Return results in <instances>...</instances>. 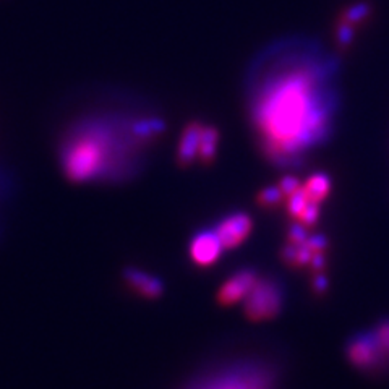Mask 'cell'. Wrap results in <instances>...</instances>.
I'll use <instances>...</instances> for the list:
<instances>
[{
	"instance_id": "cell-1",
	"label": "cell",
	"mask_w": 389,
	"mask_h": 389,
	"mask_svg": "<svg viewBox=\"0 0 389 389\" xmlns=\"http://www.w3.org/2000/svg\"><path fill=\"white\" fill-rule=\"evenodd\" d=\"M310 78L289 75L258 105L263 148L272 159L294 158L325 135L326 114L318 108Z\"/></svg>"
},
{
	"instance_id": "cell-2",
	"label": "cell",
	"mask_w": 389,
	"mask_h": 389,
	"mask_svg": "<svg viewBox=\"0 0 389 389\" xmlns=\"http://www.w3.org/2000/svg\"><path fill=\"white\" fill-rule=\"evenodd\" d=\"M115 140L108 127L96 122L80 124L65 137L62 168L71 182H91L115 170Z\"/></svg>"
},
{
	"instance_id": "cell-3",
	"label": "cell",
	"mask_w": 389,
	"mask_h": 389,
	"mask_svg": "<svg viewBox=\"0 0 389 389\" xmlns=\"http://www.w3.org/2000/svg\"><path fill=\"white\" fill-rule=\"evenodd\" d=\"M193 389H271V375L260 365H237L198 383Z\"/></svg>"
},
{
	"instance_id": "cell-4",
	"label": "cell",
	"mask_w": 389,
	"mask_h": 389,
	"mask_svg": "<svg viewBox=\"0 0 389 389\" xmlns=\"http://www.w3.org/2000/svg\"><path fill=\"white\" fill-rule=\"evenodd\" d=\"M284 292L274 279H257L245 297V313L252 321L271 320L279 313Z\"/></svg>"
},
{
	"instance_id": "cell-5",
	"label": "cell",
	"mask_w": 389,
	"mask_h": 389,
	"mask_svg": "<svg viewBox=\"0 0 389 389\" xmlns=\"http://www.w3.org/2000/svg\"><path fill=\"white\" fill-rule=\"evenodd\" d=\"M347 357L352 365L360 370L376 368L378 365L385 362L375 332H365V335L352 337L347 346Z\"/></svg>"
},
{
	"instance_id": "cell-6",
	"label": "cell",
	"mask_w": 389,
	"mask_h": 389,
	"mask_svg": "<svg viewBox=\"0 0 389 389\" xmlns=\"http://www.w3.org/2000/svg\"><path fill=\"white\" fill-rule=\"evenodd\" d=\"M252 231V218L245 213H232L214 227L216 236L224 248H236Z\"/></svg>"
},
{
	"instance_id": "cell-7",
	"label": "cell",
	"mask_w": 389,
	"mask_h": 389,
	"mask_svg": "<svg viewBox=\"0 0 389 389\" xmlns=\"http://www.w3.org/2000/svg\"><path fill=\"white\" fill-rule=\"evenodd\" d=\"M257 274L252 269H242L237 271L236 274H232L229 279H227L218 292V302L221 305H233L240 302L247 297L250 289L253 287L255 282H257Z\"/></svg>"
},
{
	"instance_id": "cell-8",
	"label": "cell",
	"mask_w": 389,
	"mask_h": 389,
	"mask_svg": "<svg viewBox=\"0 0 389 389\" xmlns=\"http://www.w3.org/2000/svg\"><path fill=\"white\" fill-rule=\"evenodd\" d=\"M222 250L224 247H222L219 237L216 236L214 229L203 231L192 238L190 257L199 266H209L221 257Z\"/></svg>"
},
{
	"instance_id": "cell-9",
	"label": "cell",
	"mask_w": 389,
	"mask_h": 389,
	"mask_svg": "<svg viewBox=\"0 0 389 389\" xmlns=\"http://www.w3.org/2000/svg\"><path fill=\"white\" fill-rule=\"evenodd\" d=\"M203 127L204 125L199 124V122L193 120L182 130L179 148H177V163H179L180 168H188L198 158L199 138H202Z\"/></svg>"
},
{
	"instance_id": "cell-10",
	"label": "cell",
	"mask_w": 389,
	"mask_h": 389,
	"mask_svg": "<svg viewBox=\"0 0 389 389\" xmlns=\"http://www.w3.org/2000/svg\"><path fill=\"white\" fill-rule=\"evenodd\" d=\"M125 279L129 282L135 291L140 294V296L146 298H158L161 294H163V282H161L158 277L149 276L148 272L130 268L125 271Z\"/></svg>"
},
{
	"instance_id": "cell-11",
	"label": "cell",
	"mask_w": 389,
	"mask_h": 389,
	"mask_svg": "<svg viewBox=\"0 0 389 389\" xmlns=\"http://www.w3.org/2000/svg\"><path fill=\"white\" fill-rule=\"evenodd\" d=\"M218 141H219V132L216 127H203L202 138H199V149H198V159L202 161L204 166H209L216 158L218 153Z\"/></svg>"
},
{
	"instance_id": "cell-12",
	"label": "cell",
	"mask_w": 389,
	"mask_h": 389,
	"mask_svg": "<svg viewBox=\"0 0 389 389\" xmlns=\"http://www.w3.org/2000/svg\"><path fill=\"white\" fill-rule=\"evenodd\" d=\"M303 190L308 194L310 202L321 203L330 194L331 179L323 174V172H316V174L308 177V180L305 182Z\"/></svg>"
},
{
	"instance_id": "cell-13",
	"label": "cell",
	"mask_w": 389,
	"mask_h": 389,
	"mask_svg": "<svg viewBox=\"0 0 389 389\" xmlns=\"http://www.w3.org/2000/svg\"><path fill=\"white\" fill-rule=\"evenodd\" d=\"M310 203V198L308 194L305 193L303 187H300L296 193H292L291 197L286 198V204H287V211H289V216L294 221H298L300 214H302V211L307 208V204Z\"/></svg>"
},
{
	"instance_id": "cell-14",
	"label": "cell",
	"mask_w": 389,
	"mask_h": 389,
	"mask_svg": "<svg viewBox=\"0 0 389 389\" xmlns=\"http://www.w3.org/2000/svg\"><path fill=\"white\" fill-rule=\"evenodd\" d=\"M370 12H371L370 5L365 2H360V4L350 5V7L344 10L341 15V20L347 21V23L354 25V26H357L362 23V21H365V18L370 15Z\"/></svg>"
},
{
	"instance_id": "cell-15",
	"label": "cell",
	"mask_w": 389,
	"mask_h": 389,
	"mask_svg": "<svg viewBox=\"0 0 389 389\" xmlns=\"http://www.w3.org/2000/svg\"><path fill=\"white\" fill-rule=\"evenodd\" d=\"M284 199H286L284 193H282L279 185H277V187H266L265 190H261L258 193L257 202L263 208H276L279 207Z\"/></svg>"
},
{
	"instance_id": "cell-16",
	"label": "cell",
	"mask_w": 389,
	"mask_h": 389,
	"mask_svg": "<svg viewBox=\"0 0 389 389\" xmlns=\"http://www.w3.org/2000/svg\"><path fill=\"white\" fill-rule=\"evenodd\" d=\"M354 30H355L354 25H350L344 20H339V23L336 26V41L341 51H346V49L350 46V42H352L354 39Z\"/></svg>"
},
{
	"instance_id": "cell-17",
	"label": "cell",
	"mask_w": 389,
	"mask_h": 389,
	"mask_svg": "<svg viewBox=\"0 0 389 389\" xmlns=\"http://www.w3.org/2000/svg\"><path fill=\"white\" fill-rule=\"evenodd\" d=\"M373 332L378 339V344H380L381 347L385 362H389V320L381 321V323L375 327Z\"/></svg>"
},
{
	"instance_id": "cell-18",
	"label": "cell",
	"mask_w": 389,
	"mask_h": 389,
	"mask_svg": "<svg viewBox=\"0 0 389 389\" xmlns=\"http://www.w3.org/2000/svg\"><path fill=\"white\" fill-rule=\"evenodd\" d=\"M307 238H308L307 227H305L300 221L292 222L291 227H289V242L296 243V245H302V243L307 242Z\"/></svg>"
},
{
	"instance_id": "cell-19",
	"label": "cell",
	"mask_w": 389,
	"mask_h": 389,
	"mask_svg": "<svg viewBox=\"0 0 389 389\" xmlns=\"http://www.w3.org/2000/svg\"><path fill=\"white\" fill-rule=\"evenodd\" d=\"M320 218V203H315V202H310L307 204V208H305L302 211V214H300L298 221L302 222V224L305 227H311L316 224V221H318Z\"/></svg>"
},
{
	"instance_id": "cell-20",
	"label": "cell",
	"mask_w": 389,
	"mask_h": 389,
	"mask_svg": "<svg viewBox=\"0 0 389 389\" xmlns=\"http://www.w3.org/2000/svg\"><path fill=\"white\" fill-rule=\"evenodd\" d=\"M300 187H302V183H300L297 177H294V175L282 177L279 182V188L282 190V193H284L286 198L291 197L292 193H296Z\"/></svg>"
},
{
	"instance_id": "cell-21",
	"label": "cell",
	"mask_w": 389,
	"mask_h": 389,
	"mask_svg": "<svg viewBox=\"0 0 389 389\" xmlns=\"http://www.w3.org/2000/svg\"><path fill=\"white\" fill-rule=\"evenodd\" d=\"M297 257H298V245L289 242L284 247V250H282V260H284L286 263H289L291 266H294V268H298Z\"/></svg>"
},
{
	"instance_id": "cell-22",
	"label": "cell",
	"mask_w": 389,
	"mask_h": 389,
	"mask_svg": "<svg viewBox=\"0 0 389 389\" xmlns=\"http://www.w3.org/2000/svg\"><path fill=\"white\" fill-rule=\"evenodd\" d=\"M305 243H307V245L313 250V252H323L327 245L325 236H321V233H313V236H308L307 242Z\"/></svg>"
},
{
	"instance_id": "cell-23",
	"label": "cell",
	"mask_w": 389,
	"mask_h": 389,
	"mask_svg": "<svg viewBox=\"0 0 389 389\" xmlns=\"http://www.w3.org/2000/svg\"><path fill=\"white\" fill-rule=\"evenodd\" d=\"M313 286H315V292L316 294H325L327 289V279L326 276L323 274V271L316 272L315 279H313Z\"/></svg>"
},
{
	"instance_id": "cell-24",
	"label": "cell",
	"mask_w": 389,
	"mask_h": 389,
	"mask_svg": "<svg viewBox=\"0 0 389 389\" xmlns=\"http://www.w3.org/2000/svg\"><path fill=\"white\" fill-rule=\"evenodd\" d=\"M325 255L323 252H315L313 253V258H311L310 261V265H311V268H313L315 272H321L325 268Z\"/></svg>"
}]
</instances>
